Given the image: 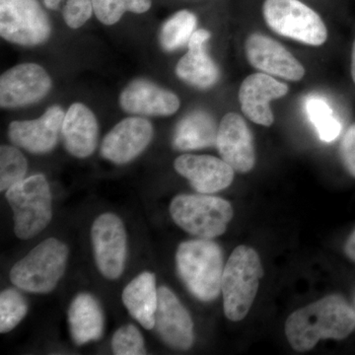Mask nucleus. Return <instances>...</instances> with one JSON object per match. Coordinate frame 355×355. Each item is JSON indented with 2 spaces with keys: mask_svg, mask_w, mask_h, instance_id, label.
Wrapping results in <instances>:
<instances>
[{
  "mask_svg": "<svg viewBox=\"0 0 355 355\" xmlns=\"http://www.w3.org/2000/svg\"><path fill=\"white\" fill-rule=\"evenodd\" d=\"M352 76L355 83V41L354 43V46H352Z\"/></svg>",
  "mask_w": 355,
  "mask_h": 355,
  "instance_id": "72a5a7b5",
  "label": "nucleus"
},
{
  "mask_svg": "<svg viewBox=\"0 0 355 355\" xmlns=\"http://www.w3.org/2000/svg\"><path fill=\"white\" fill-rule=\"evenodd\" d=\"M345 252L350 260L355 261V230L345 243Z\"/></svg>",
  "mask_w": 355,
  "mask_h": 355,
  "instance_id": "2f4dec72",
  "label": "nucleus"
},
{
  "mask_svg": "<svg viewBox=\"0 0 355 355\" xmlns=\"http://www.w3.org/2000/svg\"><path fill=\"white\" fill-rule=\"evenodd\" d=\"M306 112L311 123L316 128L320 139L334 141L342 132V125L334 116L333 110L322 98L310 97L306 101Z\"/></svg>",
  "mask_w": 355,
  "mask_h": 355,
  "instance_id": "393cba45",
  "label": "nucleus"
},
{
  "mask_svg": "<svg viewBox=\"0 0 355 355\" xmlns=\"http://www.w3.org/2000/svg\"><path fill=\"white\" fill-rule=\"evenodd\" d=\"M216 146L222 159L234 171L248 173L256 163L253 135L240 114L228 113L222 118Z\"/></svg>",
  "mask_w": 355,
  "mask_h": 355,
  "instance_id": "2eb2a0df",
  "label": "nucleus"
},
{
  "mask_svg": "<svg viewBox=\"0 0 355 355\" xmlns=\"http://www.w3.org/2000/svg\"><path fill=\"white\" fill-rule=\"evenodd\" d=\"M65 148L77 158L92 155L97 148L98 127L94 113L81 103H74L65 113L62 128Z\"/></svg>",
  "mask_w": 355,
  "mask_h": 355,
  "instance_id": "aec40b11",
  "label": "nucleus"
},
{
  "mask_svg": "<svg viewBox=\"0 0 355 355\" xmlns=\"http://www.w3.org/2000/svg\"><path fill=\"white\" fill-rule=\"evenodd\" d=\"M67 315L70 334L76 345H85L102 338L105 318L101 306L94 296L88 293L76 295Z\"/></svg>",
  "mask_w": 355,
  "mask_h": 355,
  "instance_id": "412c9836",
  "label": "nucleus"
},
{
  "mask_svg": "<svg viewBox=\"0 0 355 355\" xmlns=\"http://www.w3.org/2000/svg\"><path fill=\"white\" fill-rule=\"evenodd\" d=\"M121 109L128 114L147 116H167L176 113L180 99L167 90L147 79H135L121 91Z\"/></svg>",
  "mask_w": 355,
  "mask_h": 355,
  "instance_id": "a211bd4d",
  "label": "nucleus"
},
{
  "mask_svg": "<svg viewBox=\"0 0 355 355\" xmlns=\"http://www.w3.org/2000/svg\"><path fill=\"white\" fill-rule=\"evenodd\" d=\"M94 12L92 0H69L62 9L65 24L71 29H78Z\"/></svg>",
  "mask_w": 355,
  "mask_h": 355,
  "instance_id": "c756f323",
  "label": "nucleus"
},
{
  "mask_svg": "<svg viewBox=\"0 0 355 355\" xmlns=\"http://www.w3.org/2000/svg\"><path fill=\"white\" fill-rule=\"evenodd\" d=\"M121 299L128 313L144 328L151 330L155 327L158 289L153 272H144L133 279L123 289Z\"/></svg>",
  "mask_w": 355,
  "mask_h": 355,
  "instance_id": "4be33fe9",
  "label": "nucleus"
},
{
  "mask_svg": "<svg viewBox=\"0 0 355 355\" xmlns=\"http://www.w3.org/2000/svg\"><path fill=\"white\" fill-rule=\"evenodd\" d=\"M197 16L189 10H181L172 15L161 28L159 41L166 51H174L188 44L197 31Z\"/></svg>",
  "mask_w": 355,
  "mask_h": 355,
  "instance_id": "b1692460",
  "label": "nucleus"
},
{
  "mask_svg": "<svg viewBox=\"0 0 355 355\" xmlns=\"http://www.w3.org/2000/svg\"><path fill=\"white\" fill-rule=\"evenodd\" d=\"M263 275L260 257L253 248H236L224 266L221 282L224 313L229 320L239 322L247 316Z\"/></svg>",
  "mask_w": 355,
  "mask_h": 355,
  "instance_id": "7ed1b4c3",
  "label": "nucleus"
},
{
  "mask_svg": "<svg viewBox=\"0 0 355 355\" xmlns=\"http://www.w3.org/2000/svg\"><path fill=\"white\" fill-rule=\"evenodd\" d=\"M170 214L178 226L200 239H214L225 232L233 207L223 198L205 195H180L173 198Z\"/></svg>",
  "mask_w": 355,
  "mask_h": 355,
  "instance_id": "423d86ee",
  "label": "nucleus"
},
{
  "mask_svg": "<svg viewBox=\"0 0 355 355\" xmlns=\"http://www.w3.org/2000/svg\"><path fill=\"white\" fill-rule=\"evenodd\" d=\"M211 37L205 29L197 30L188 43V53L178 62L176 74L181 80L200 89L212 87L219 79V69L207 53V41Z\"/></svg>",
  "mask_w": 355,
  "mask_h": 355,
  "instance_id": "6ab92c4d",
  "label": "nucleus"
},
{
  "mask_svg": "<svg viewBox=\"0 0 355 355\" xmlns=\"http://www.w3.org/2000/svg\"><path fill=\"white\" fill-rule=\"evenodd\" d=\"M69 248L55 238L40 243L11 268L10 280L22 291L48 293L55 289L67 268Z\"/></svg>",
  "mask_w": 355,
  "mask_h": 355,
  "instance_id": "20e7f679",
  "label": "nucleus"
},
{
  "mask_svg": "<svg viewBox=\"0 0 355 355\" xmlns=\"http://www.w3.org/2000/svg\"><path fill=\"white\" fill-rule=\"evenodd\" d=\"M288 86L266 73L248 76L239 90V101L245 116L254 123L270 127L275 121L270 103L284 97Z\"/></svg>",
  "mask_w": 355,
  "mask_h": 355,
  "instance_id": "dca6fc26",
  "label": "nucleus"
},
{
  "mask_svg": "<svg viewBox=\"0 0 355 355\" xmlns=\"http://www.w3.org/2000/svg\"><path fill=\"white\" fill-rule=\"evenodd\" d=\"M177 270L189 291L203 302L218 297L223 277L220 247L209 239L191 240L178 247Z\"/></svg>",
  "mask_w": 355,
  "mask_h": 355,
  "instance_id": "f03ea898",
  "label": "nucleus"
},
{
  "mask_svg": "<svg viewBox=\"0 0 355 355\" xmlns=\"http://www.w3.org/2000/svg\"><path fill=\"white\" fill-rule=\"evenodd\" d=\"M155 329L166 345L174 349L188 350L193 343V324L190 314L168 287L158 288Z\"/></svg>",
  "mask_w": 355,
  "mask_h": 355,
  "instance_id": "4468645a",
  "label": "nucleus"
},
{
  "mask_svg": "<svg viewBox=\"0 0 355 355\" xmlns=\"http://www.w3.org/2000/svg\"><path fill=\"white\" fill-rule=\"evenodd\" d=\"M98 270L108 279H116L125 270L127 232L120 217L114 214L98 216L91 229Z\"/></svg>",
  "mask_w": 355,
  "mask_h": 355,
  "instance_id": "1a4fd4ad",
  "label": "nucleus"
},
{
  "mask_svg": "<svg viewBox=\"0 0 355 355\" xmlns=\"http://www.w3.org/2000/svg\"><path fill=\"white\" fill-rule=\"evenodd\" d=\"M28 163L25 156L16 147H0V191L10 189L25 179Z\"/></svg>",
  "mask_w": 355,
  "mask_h": 355,
  "instance_id": "bb28decb",
  "label": "nucleus"
},
{
  "mask_svg": "<svg viewBox=\"0 0 355 355\" xmlns=\"http://www.w3.org/2000/svg\"><path fill=\"white\" fill-rule=\"evenodd\" d=\"M96 17L105 25L118 23L125 12L146 13L153 0H92Z\"/></svg>",
  "mask_w": 355,
  "mask_h": 355,
  "instance_id": "a878e982",
  "label": "nucleus"
},
{
  "mask_svg": "<svg viewBox=\"0 0 355 355\" xmlns=\"http://www.w3.org/2000/svg\"><path fill=\"white\" fill-rule=\"evenodd\" d=\"M340 155L347 171L355 178V123L350 125L343 135L340 142Z\"/></svg>",
  "mask_w": 355,
  "mask_h": 355,
  "instance_id": "7c9ffc66",
  "label": "nucleus"
},
{
  "mask_svg": "<svg viewBox=\"0 0 355 355\" xmlns=\"http://www.w3.org/2000/svg\"><path fill=\"white\" fill-rule=\"evenodd\" d=\"M355 328V312L340 295L326 296L292 313L286 335L292 349L308 352L320 340H343Z\"/></svg>",
  "mask_w": 355,
  "mask_h": 355,
  "instance_id": "f257e3e1",
  "label": "nucleus"
},
{
  "mask_svg": "<svg viewBox=\"0 0 355 355\" xmlns=\"http://www.w3.org/2000/svg\"><path fill=\"white\" fill-rule=\"evenodd\" d=\"M28 312V304L19 292L6 289L0 294V331L1 334L12 331L24 319Z\"/></svg>",
  "mask_w": 355,
  "mask_h": 355,
  "instance_id": "cd10ccee",
  "label": "nucleus"
},
{
  "mask_svg": "<svg viewBox=\"0 0 355 355\" xmlns=\"http://www.w3.org/2000/svg\"><path fill=\"white\" fill-rule=\"evenodd\" d=\"M0 35L19 46H39L50 39L51 21L38 0H0Z\"/></svg>",
  "mask_w": 355,
  "mask_h": 355,
  "instance_id": "6e6552de",
  "label": "nucleus"
},
{
  "mask_svg": "<svg viewBox=\"0 0 355 355\" xmlns=\"http://www.w3.org/2000/svg\"><path fill=\"white\" fill-rule=\"evenodd\" d=\"M153 123L146 119H125L105 137L101 155L114 164H125L146 150L153 139Z\"/></svg>",
  "mask_w": 355,
  "mask_h": 355,
  "instance_id": "9b49d317",
  "label": "nucleus"
},
{
  "mask_svg": "<svg viewBox=\"0 0 355 355\" xmlns=\"http://www.w3.org/2000/svg\"><path fill=\"white\" fill-rule=\"evenodd\" d=\"M62 0H44V6L51 10H57Z\"/></svg>",
  "mask_w": 355,
  "mask_h": 355,
  "instance_id": "473e14b6",
  "label": "nucleus"
},
{
  "mask_svg": "<svg viewBox=\"0 0 355 355\" xmlns=\"http://www.w3.org/2000/svg\"><path fill=\"white\" fill-rule=\"evenodd\" d=\"M218 128L214 116L205 111L187 114L177 125L173 146L180 151L197 150L216 144Z\"/></svg>",
  "mask_w": 355,
  "mask_h": 355,
  "instance_id": "5701e85b",
  "label": "nucleus"
},
{
  "mask_svg": "<svg viewBox=\"0 0 355 355\" xmlns=\"http://www.w3.org/2000/svg\"><path fill=\"white\" fill-rule=\"evenodd\" d=\"M248 62L268 76L299 81L305 69L279 42L261 34H252L245 44Z\"/></svg>",
  "mask_w": 355,
  "mask_h": 355,
  "instance_id": "ddd939ff",
  "label": "nucleus"
},
{
  "mask_svg": "<svg viewBox=\"0 0 355 355\" xmlns=\"http://www.w3.org/2000/svg\"><path fill=\"white\" fill-rule=\"evenodd\" d=\"M51 85L50 76L41 65H16L0 77V106L15 109L38 103L49 94Z\"/></svg>",
  "mask_w": 355,
  "mask_h": 355,
  "instance_id": "9d476101",
  "label": "nucleus"
},
{
  "mask_svg": "<svg viewBox=\"0 0 355 355\" xmlns=\"http://www.w3.org/2000/svg\"><path fill=\"white\" fill-rule=\"evenodd\" d=\"M64 116L60 106H51L36 120L12 121L9 125V139L16 146L29 153H50L57 146L62 135Z\"/></svg>",
  "mask_w": 355,
  "mask_h": 355,
  "instance_id": "f8f14e48",
  "label": "nucleus"
},
{
  "mask_svg": "<svg viewBox=\"0 0 355 355\" xmlns=\"http://www.w3.org/2000/svg\"><path fill=\"white\" fill-rule=\"evenodd\" d=\"M13 211L14 232L28 240L41 233L53 217L50 184L42 174L25 178L6 191Z\"/></svg>",
  "mask_w": 355,
  "mask_h": 355,
  "instance_id": "39448f33",
  "label": "nucleus"
},
{
  "mask_svg": "<svg viewBox=\"0 0 355 355\" xmlns=\"http://www.w3.org/2000/svg\"><path fill=\"white\" fill-rule=\"evenodd\" d=\"M112 349L116 355L146 354L144 336L133 324L121 327L114 333L112 340Z\"/></svg>",
  "mask_w": 355,
  "mask_h": 355,
  "instance_id": "c85d7f7f",
  "label": "nucleus"
},
{
  "mask_svg": "<svg viewBox=\"0 0 355 355\" xmlns=\"http://www.w3.org/2000/svg\"><path fill=\"white\" fill-rule=\"evenodd\" d=\"M263 13L268 27L280 36L310 46H322L328 39L321 16L299 0H265Z\"/></svg>",
  "mask_w": 355,
  "mask_h": 355,
  "instance_id": "0eeeda50",
  "label": "nucleus"
},
{
  "mask_svg": "<svg viewBox=\"0 0 355 355\" xmlns=\"http://www.w3.org/2000/svg\"><path fill=\"white\" fill-rule=\"evenodd\" d=\"M175 170L200 193H214L228 188L234 180V169L223 159L210 155L183 154L175 160Z\"/></svg>",
  "mask_w": 355,
  "mask_h": 355,
  "instance_id": "f3484780",
  "label": "nucleus"
}]
</instances>
